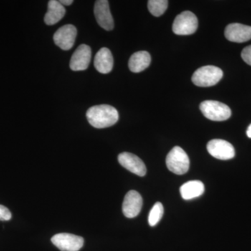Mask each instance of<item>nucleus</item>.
Returning a JSON list of instances; mask_svg holds the SVG:
<instances>
[{
    "label": "nucleus",
    "mask_w": 251,
    "mask_h": 251,
    "mask_svg": "<svg viewBox=\"0 0 251 251\" xmlns=\"http://www.w3.org/2000/svg\"><path fill=\"white\" fill-rule=\"evenodd\" d=\"M224 76V72L215 66H204L194 72L192 76L193 84L198 87H211L216 85Z\"/></svg>",
    "instance_id": "f03ea898"
},
{
    "label": "nucleus",
    "mask_w": 251,
    "mask_h": 251,
    "mask_svg": "<svg viewBox=\"0 0 251 251\" xmlns=\"http://www.w3.org/2000/svg\"><path fill=\"white\" fill-rule=\"evenodd\" d=\"M198 27V18L191 11H186L178 15L173 25V31L177 35H191Z\"/></svg>",
    "instance_id": "39448f33"
},
{
    "label": "nucleus",
    "mask_w": 251,
    "mask_h": 251,
    "mask_svg": "<svg viewBox=\"0 0 251 251\" xmlns=\"http://www.w3.org/2000/svg\"><path fill=\"white\" fill-rule=\"evenodd\" d=\"M204 186L201 181H190L185 183L180 188L181 197L184 200H191L202 196Z\"/></svg>",
    "instance_id": "f3484780"
},
{
    "label": "nucleus",
    "mask_w": 251,
    "mask_h": 251,
    "mask_svg": "<svg viewBox=\"0 0 251 251\" xmlns=\"http://www.w3.org/2000/svg\"><path fill=\"white\" fill-rule=\"evenodd\" d=\"M92 57V50L90 46L82 44L79 46L73 54L70 61L72 70L85 71L90 65Z\"/></svg>",
    "instance_id": "f8f14e48"
},
{
    "label": "nucleus",
    "mask_w": 251,
    "mask_h": 251,
    "mask_svg": "<svg viewBox=\"0 0 251 251\" xmlns=\"http://www.w3.org/2000/svg\"><path fill=\"white\" fill-rule=\"evenodd\" d=\"M65 14V8L59 1L50 0L48 5V11L44 17V21L48 25H53L60 21Z\"/></svg>",
    "instance_id": "2eb2a0df"
},
{
    "label": "nucleus",
    "mask_w": 251,
    "mask_h": 251,
    "mask_svg": "<svg viewBox=\"0 0 251 251\" xmlns=\"http://www.w3.org/2000/svg\"><path fill=\"white\" fill-rule=\"evenodd\" d=\"M77 36V29L73 25H66L54 33V44L64 50L72 49Z\"/></svg>",
    "instance_id": "6e6552de"
},
{
    "label": "nucleus",
    "mask_w": 251,
    "mask_h": 251,
    "mask_svg": "<svg viewBox=\"0 0 251 251\" xmlns=\"http://www.w3.org/2000/svg\"><path fill=\"white\" fill-rule=\"evenodd\" d=\"M241 55L243 60L249 65L251 66V46H247L243 50Z\"/></svg>",
    "instance_id": "412c9836"
},
{
    "label": "nucleus",
    "mask_w": 251,
    "mask_h": 251,
    "mask_svg": "<svg viewBox=\"0 0 251 251\" xmlns=\"http://www.w3.org/2000/svg\"><path fill=\"white\" fill-rule=\"evenodd\" d=\"M51 241L62 251H78L84 245L83 238L69 233L55 234Z\"/></svg>",
    "instance_id": "423d86ee"
},
{
    "label": "nucleus",
    "mask_w": 251,
    "mask_h": 251,
    "mask_svg": "<svg viewBox=\"0 0 251 251\" xmlns=\"http://www.w3.org/2000/svg\"><path fill=\"white\" fill-rule=\"evenodd\" d=\"M143 206V198L139 193L130 191L126 193L122 205V211L126 217L133 219L140 214Z\"/></svg>",
    "instance_id": "9b49d317"
},
{
    "label": "nucleus",
    "mask_w": 251,
    "mask_h": 251,
    "mask_svg": "<svg viewBox=\"0 0 251 251\" xmlns=\"http://www.w3.org/2000/svg\"><path fill=\"white\" fill-rule=\"evenodd\" d=\"M225 36L232 42H246L251 39V27L239 23H232L225 29Z\"/></svg>",
    "instance_id": "ddd939ff"
},
{
    "label": "nucleus",
    "mask_w": 251,
    "mask_h": 251,
    "mask_svg": "<svg viewBox=\"0 0 251 251\" xmlns=\"http://www.w3.org/2000/svg\"><path fill=\"white\" fill-rule=\"evenodd\" d=\"M94 12L97 23L100 27L107 31H110L113 29V18L110 12L108 1L98 0L96 1Z\"/></svg>",
    "instance_id": "1a4fd4ad"
},
{
    "label": "nucleus",
    "mask_w": 251,
    "mask_h": 251,
    "mask_svg": "<svg viewBox=\"0 0 251 251\" xmlns=\"http://www.w3.org/2000/svg\"><path fill=\"white\" fill-rule=\"evenodd\" d=\"M247 134L249 138H251V125L249 126V128H248Z\"/></svg>",
    "instance_id": "5701e85b"
},
{
    "label": "nucleus",
    "mask_w": 251,
    "mask_h": 251,
    "mask_svg": "<svg viewBox=\"0 0 251 251\" xmlns=\"http://www.w3.org/2000/svg\"><path fill=\"white\" fill-rule=\"evenodd\" d=\"M11 219V213L6 206L0 204V221H9Z\"/></svg>",
    "instance_id": "aec40b11"
},
{
    "label": "nucleus",
    "mask_w": 251,
    "mask_h": 251,
    "mask_svg": "<svg viewBox=\"0 0 251 251\" xmlns=\"http://www.w3.org/2000/svg\"><path fill=\"white\" fill-rule=\"evenodd\" d=\"M151 56L147 51H139L132 54L128 61L130 72L140 73L149 67L151 63Z\"/></svg>",
    "instance_id": "dca6fc26"
},
{
    "label": "nucleus",
    "mask_w": 251,
    "mask_h": 251,
    "mask_svg": "<svg viewBox=\"0 0 251 251\" xmlns=\"http://www.w3.org/2000/svg\"><path fill=\"white\" fill-rule=\"evenodd\" d=\"M200 109L206 118L212 121H226L232 114L230 108L227 105L216 100L202 102L200 105Z\"/></svg>",
    "instance_id": "20e7f679"
},
{
    "label": "nucleus",
    "mask_w": 251,
    "mask_h": 251,
    "mask_svg": "<svg viewBox=\"0 0 251 251\" xmlns=\"http://www.w3.org/2000/svg\"><path fill=\"white\" fill-rule=\"evenodd\" d=\"M166 166L169 171L175 174H186L190 167V160L187 153L179 147H175L167 155Z\"/></svg>",
    "instance_id": "7ed1b4c3"
},
{
    "label": "nucleus",
    "mask_w": 251,
    "mask_h": 251,
    "mask_svg": "<svg viewBox=\"0 0 251 251\" xmlns=\"http://www.w3.org/2000/svg\"><path fill=\"white\" fill-rule=\"evenodd\" d=\"M89 123L97 128H108L117 123L119 113L110 105H99L89 108L87 112Z\"/></svg>",
    "instance_id": "f257e3e1"
},
{
    "label": "nucleus",
    "mask_w": 251,
    "mask_h": 251,
    "mask_svg": "<svg viewBox=\"0 0 251 251\" xmlns=\"http://www.w3.org/2000/svg\"><path fill=\"white\" fill-rule=\"evenodd\" d=\"M208 152L214 158L220 160H229L235 156L234 147L224 140H211L206 145Z\"/></svg>",
    "instance_id": "0eeeda50"
},
{
    "label": "nucleus",
    "mask_w": 251,
    "mask_h": 251,
    "mask_svg": "<svg viewBox=\"0 0 251 251\" xmlns=\"http://www.w3.org/2000/svg\"><path fill=\"white\" fill-rule=\"evenodd\" d=\"M119 163L122 167L133 174L143 176L146 175L147 168L145 163L139 157L133 153L124 152L118 156Z\"/></svg>",
    "instance_id": "9d476101"
},
{
    "label": "nucleus",
    "mask_w": 251,
    "mask_h": 251,
    "mask_svg": "<svg viewBox=\"0 0 251 251\" xmlns=\"http://www.w3.org/2000/svg\"><path fill=\"white\" fill-rule=\"evenodd\" d=\"M59 2L63 5V6H69L72 4L74 1L73 0H61Z\"/></svg>",
    "instance_id": "4be33fe9"
},
{
    "label": "nucleus",
    "mask_w": 251,
    "mask_h": 251,
    "mask_svg": "<svg viewBox=\"0 0 251 251\" xmlns=\"http://www.w3.org/2000/svg\"><path fill=\"white\" fill-rule=\"evenodd\" d=\"M163 206L161 202H156L149 214L148 221L150 226H156L158 224L163 215Z\"/></svg>",
    "instance_id": "6ab92c4d"
},
{
    "label": "nucleus",
    "mask_w": 251,
    "mask_h": 251,
    "mask_svg": "<svg viewBox=\"0 0 251 251\" xmlns=\"http://www.w3.org/2000/svg\"><path fill=\"white\" fill-rule=\"evenodd\" d=\"M168 1L167 0H150L148 1V9L156 17L162 16L168 9Z\"/></svg>",
    "instance_id": "a211bd4d"
},
{
    "label": "nucleus",
    "mask_w": 251,
    "mask_h": 251,
    "mask_svg": "<svg viewBox=\"0 0 251 251\" xmlns=\"http://www.w3.org/2000/svg\"><path fill=\"white\" fill-rule=\"evenodd\" d=\"M113 57L110 50L102 48L99 50L94 58V67L100 74H109L113 68Z\"/></svg>",
    "instance_id": "4468645a"
}]
</instances>
